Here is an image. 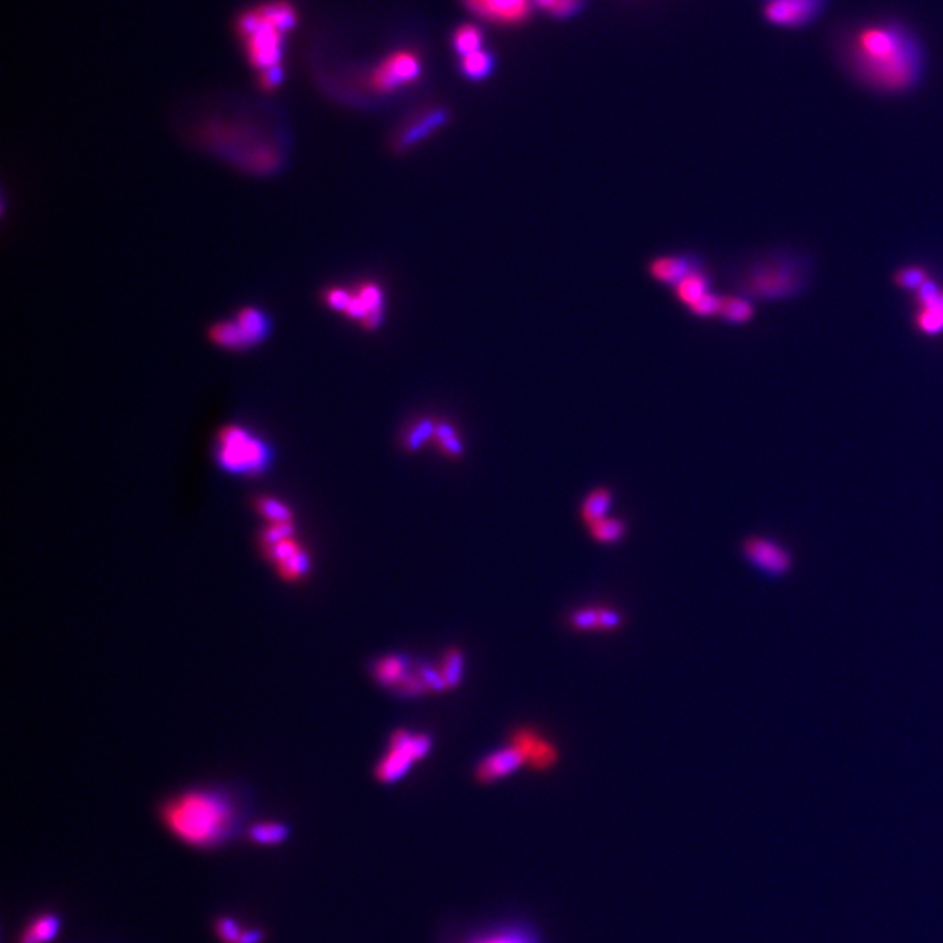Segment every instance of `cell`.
<instances>
[{
	"label": "cell",
	"mask_w": 943,
	"mask_h": 943,
	"mask_svg": "<svg viewBox=\"0 0 943 943\" xmlns=\"http://www.w3.org/2000/svg\"><path fill=\"white\" fill-rule=\"evenodd\" d=\"M846 62L858 81L882 95L909 93L924 74L921 42L893 21L868 23L854 30L847 41Z\"/></svg>",
	"instance_id": "cell-1"
},
{
	"label": "cell",
	"mask_w": 943,
	"mask_h": 943,
	"mask_svg": "<svg viewBox=\"0 0 943 943\" xmlns=\"http://www.w3.org/2000/svg\"><path fill=\"white\" fill-rule=\"evenodd\" d=\"M161 816L177 839L193 847L219 846L238 825L235 802L212 790L180 793L165 804Z\"/></svg>",
	"instance_id": "cell-2"
},
{
	"label": "cell",
	"mask_w": 943,
	"mask_h": 943,
	"mask_svg": "<svg viewBox=\"0 0 943 943\" xmlns=\"http://www.w3.org/2000/svg\"><path fill=\"white\" fill-rule=\"evenodd\" d=\"M811 259L799 252L772 250L751 261L739 275L741 296L760 303H781L800 296L811 282Z\"/></svg>",
	"instance_id": "cell-3"
},
{
	"label": "cell",
	"mask_w": 943,
	"mask_h": 943,
	"mask_svg": "<svg viewBox=\"0 0 943 943\" xmlns=\"http://www.w3.org/2000/svg\"><path fill=\"white\" fill-rule=\"evenodd\" d=\"M215 453L222 469L240 475L261 474L271 460L268 444L238 425L222 428Z\"/></svg>",
	"instance_id": "cell-4"
},
{
	"label": "cell",
	"mask_w": 943,
	"mask_h": 943,
	"mask_svg": "<svg viewBox=\"0 0 943 943\" xmlns=\"http://www.w3.org/2000/svg\"><path fill=\"white\" fill-rule=\"evenodd\" d=\"M432 748V737L397 730L390 737V748L376 767V778L381 783H395L404 778L414 762L427 757Z\"/></svg>",
	"instance_id": "cell-5"
},
{
	"label": "cell",
	"mask_w": 943,
	"mask_h": 943,
	"mask_svg": "<svg viewBox=\"0 0 943 943\" xmlns=\"http://www.w3.org/2000/svg\"><path fill=\"white\" fill-rule=\"evenodd\" d=\"M259 11V9H257ZM283 35L280 28L271 25L259 13V23L250 34L241 37L245 42L248 60L255 69L268 70L282 62Z\"/></svg>",
	"instance_id": "cell-6"
},
{
	"label": "cell",
	"mask_w": 943,
	"mask_h": 943,
	"mask_svg": "<svg viewBox=\"0 0 943 943\" xmlns=\"http://www.w3.org/2000/svg\"><path fill=\"white\" fill-rule=\"evenodd\" d=\"M420 74L421 63L418 56L409 51H399L388 56L385 62L379 63L369 77V84L372 90L390 93L404 84L413 83Z\"/></svg>",
	"instance_id": "cell-7"
},
{
	"label": "cell",
	"mask_w": 943,
	"mask_h": 943,
	"mask_svg": "<svg viewBox=\"0 0 943 943\" xmlns=\"http://www.w3.org/2000/svg\"><path fill=\"white\" fill-rule=\"evenodd\" d=\"M743 552L751 565L771 577H781L792 568L790 551L771 538L750 537L743 542Z\"/></svg>",
	"instance_id": "cell-8"
},
{
	"label": "cell",
	"mask_w": 943,
	"mask_h": 943,
	"mask_svg": "<svg viewBox=\"0 0 943 943\" xmlns=\"http://www.w3.org/2000/svg\"><path fill=\"white\" fill-rule=\"evenodd\" d=\"M449 119H451V114L446 107H434V109L421 112L409 123L404 124V128L393 140V149L400 152L413 149L414 145L425 142L428 137H432L434 133L444 128L449 123Z\"/></svg>",
	"instance_id": "cell-9"
},
{
	"label": "cell",
	"mask_w": 943,
	"mask_h": 943,
	"mask_svg": "<svg viewBox=\"0 0 943 943\" xmlns=\"http://www.w3.org/2000/svg\"><path fill=\"white\" fill-rule=\"evenodd\" d=\"M823 6L825 0H767L765 18L779 27H802L816 18Z\"/></svg>",
	"instance_id": "cell-10"
},
{
	"label": "cell",
	"mask_w": 943,
	"mask_h": 943,
	"mask_svg": "<svg viewBox=\"0 0 943 943\" xmlns=\"http://www.w3.org/2000/svg\"><path fill=\"white\" fill-rule=\"evenodd\" d=\"M524 764H528L526 755L510 743L507 748L496 750L482 760L475 769V778L481 783H495L498 779L507 778L510 774L519 771Z\"/></svg>",
	"instance_id": "cell-11"
},
{
	"label": "cell",
	"mask_w": 943,
	"mask_h": 943,
	"mask_svg": "<svg viewBox=\"0 0 943 943\" xmlns=\"http://www.w3.org/2000/svg\"><path fill=\"white\" fill-rule=\"evenodd\" d=\"M472 13L496 23H519L530 16L531 0H463Z\"/></svg>",
	"instance_id": "cell-12"
},
{
	"label": "cell",
	"mask_w": 943,
	"mask_h": 943,
	"mask_svg": "<svg viewBox=\"0 0 943 943\" xmlns=\"http://www.w3.org/2000/svg\"><path fill=\"white\" fill-rule=\"evenodd\" d=\"M699 268H703V264L692 255H662L648 264V273L655 282L676 287L683 278Z\"/></svg>",
	"instance_id": "cell-13"
},
{
	"label": "cell",
	"mask_w": 943,
	"mask_h": 943,
	"mask_svg": "<svg viewBox=\"0 0 943 943\" xmlns=\"http://www.w3.org/2000/svg\"><path fill=\"white\" fill-rule=\"evenodd\" d=\"M463 943H540V938L530 924L512 921L477 931Z\"/></svg>",
	"instance_id": "cell-14"
},
{
	"label": "cell",
	"mask_w": 943,
	"mask_h": 943,
	"mask_svg": "<svg viewBox=\"0 0 943 943\" xmlns=\"http://www.w3.org/2000/svg\"><path fill=\"white\" fill-rule=\"evenodd\" d=\"M512 744L526 755L528 764L535 769H547L558 760V750L549 741L537 736L531 729H519L512 736Z\"/></svg>",
	"instance_id": "cell-15"
},
{
	"label": "cell",
	"mask_w": 943,
	"mask_h": 943,
	"mask_svg": "<svg viewBox=\"0 0 943 943\" xmlns=\"http://www.w3.org/2000/svg\"><path fill=\"white\" fill-rule=\"evenodd\" d=\"M570 624L577 631L612 633L622 626V617L610 608H582L572 613Z\"/></svg>",
	"instance_id": "cell-16"
},
{
	"label": "cell",
	"mask_w": 943,
	"mask_h": 943,
	"mask_svg": "<svg viewBox=\"0 0 943 943\" xmlns=\"http://www.w3.org/2000/svg\"><path fill=\"white\" fill-rule=\"evenodd\" d=\"M711 287H713V276L709 275L706 269L699 268L676 285L675 294L678 301L689 308L699 299L711 294L713 292Z\"/></svg>",
	"instance_id": "cell-17"
},
{
	"label": "cell",
	"mask_w": 943,
	"mask_h": 943,
	"mask_svg": "<svg viewBox=\"0 0 943 943\" xmlns=\"http://www.w3.org/2000/svg\"><path fill=\"white\" fill-rule=\"evenodd\" d=\"M432 446H434L442 456L449 458V460L462 458L463 453H465L462 435L458 432V428L449 420H437Z\"/></svg>",
	"instance_id": "cell-18"
},
{
	"label": "cell",
	"mask_w": 943,
	"mask_h": 943,
	"mask_svg": "<svg viewBox=\"0 0 943 943\" xmlns=\"http://www.w3.org/2000/svg\"><path fill=\"white\" fill-rule=\"evenodd\" d=\"M236 322L240 325L241 331L245 334L247 338L248 345L254 346L257 343H262L269 332V318L264 311L259 310V308H243V310L238 313L235 317Z\"/></svg>",
	"instance_id": "cell-19"
},
{
	"label": "cell",
	"mask_w": 943,
	"mask_h": 943,
	"mask_svg": "<svg viewBox=\"0 0 943 943\" xmlns=\"http://www.w3.org/2000/svg\"><path fill=\"white\" fill-rule=\"evenodd\" d=\"M718 318L725 324L744 325L755 318V304L748 297L722 296Z\"/></svg>",
	"instance_id": "cell-20"
},
{
	"label": "cell",
	"mask_w": 943,
	"mask_h": 943,
	"mask_svg": "<svg viewBox=\"0 0 943 943\" xmlns=\"http://www.w3.org/2000/svg\"><path fill=\"white\" fill-rule=\"evenodd\" d=\"M613 502L612 491L608 488H596L592 489L591 493L584 498V502L580 505V517L582 521L591 526V524L598 523L601 519H606V514H608V509Z\"/></svg>",
	"instance_id": "cell-21"
},
{
	"label": "cell",
	"mask_w": 943,
	"mask_h": 943,
	"mask_svg": "<svg viewBox=\"0 0 943 943\" xmlns=\"http://www.w3.org/2000/svg\"><path fill=\"white\" fill-rule=\"evenodd\" d=\"M58 933H60V917L55 914H42L28 924L27 930L23 931L20 937V943L53 942L58 937Z\"/></svg>",
	"instance_id": "cell-22"
},
{
	"label": "cell",
	"mask_w": 943,
	"mask_h": 943,
	"mask_svg": "<svg viewBox=\"0 0 943 943\" xmlns=\"http://www.w3.org/2000/svg\"><path fill=\"white\" fill-rule=\"evenodd\" d=\"M435 427H437V420H434V418H418L413 423H409L404 428V434H402V446L409 453H414V451L423 448L428 442L432 444Z\"/></svg>",
	"instance_id": "cell-23"
},
{
	"label": "cell",
	"mask_w": 943,
	"mask_h": 943,
	"mask_svg": "<svg viewBox=\"0 0 943 943\" xmlns=\"http://www.w3.org/2000/svg\"><path fill=\"white\" fill-rule=\"evenodd\" d=\"M210 339L214 341L215 345L226 348V350H235L236 352V350L250 348L247 338H245V334L241 331L240 325H238L235 318L215 324L214 327L210 329Z\"/></svg>",
	"instance_id": "cell-24"
},
{
	"label": "cell",
	"mask_w": 943,
	"mask_h": 943,
	"mask_svg": "<svg viewBox=\"0 0 943 943\" xmlns=\"http://www.w3.org/2000/svg\"><path fill=\"white\" fill-rule=\"evenodd\" d=\"M257 9H259V13L262 14L264 20L269 21L276 28H280L285 34L296 27V7L292 6L287 0H275V2H269L266 6L257 7Z\"/></svg>",
	"instance_id": "cell-25"
},
{
	"label": "cell",
	"mask_w": 943,
	"mask_h": 943,
	"mask_svg": "<svg viewBox=\"0 0 943 943\" xmlns=\"http://www.w3.org/2000/svg\"><path fill=\"white\" fill-rule=\"evenodd\" d=\"M248 835H250V839L254 840L255 844L278 846L289 837V828L283 823L266 821V823H257V825L252 826Z\"/></svg>",
	"instance_id": "cell-26"
},
{
	"label": "cell",
	"mask_w": 943,
	"mask_h": 943,
	"mask_svg": "<svg viewBox=\"0 0 943 943\" xmlns=\"http://www.w3.org/2000/svg\"><path fill=\"white\" fill-rule=\"evenodd\" d=\"M493 65H495V60H493V55L484 51V49H479L475 51L472 55L462 56V72L469 79H484L491 74L493 70Z\"/></svg>",
	"instance_id": "cell-27"
},
{
	"label": "cell",
	"mask_w": 943,
	"mask_h": 943,
	"mask_svg": "<svg viewBox=\"0 0 943 943\" xmlns=\"http://www.w3.org/2000/svg\"><path fill=\"white\" fill-rule=\"evenodd\" d=\"M931 280L930 271L924 266H919V264H910V266H903V268L896 271L895 276H893V282H895L896 287L902 290H909V292H916L919 287H923L924 283Z\"/></svg>",
	"instance_id": "cell-28"
},
{
	"label": "cell",
	"mask_w": 943,
	"mask_h": 943,
	"mask_svg": "<svg viewBox=\"0 0 943 943\" xmlns=\"http://www.w3.org/2000/svg\"><path fill=\"white\" fill-rule=\"evenodd\" d=\"M406 676V661L397 655L385 657L376 664V678L383 685H400Z\"/></svg>",
	"instance_id": "cell-29"
},
{
	"label": "cell",
	"mask_w": 943,
	"mask_h": 943,
	"mask_svg": "<svg viewBox=\"0 0 943 943\" xmlns=\"http://www.w3.org/2000/svg\"><path fill=\"white\" fill-rule=\"evenodd\" d=\"M591 530V535L596 542H601V544H615L622 540V537L626 535V524L622 523L620 519H601L598 523L591 524L589 526Z\"/></svg>",
	"instance_id": "cell-30"
},
{
	"label": "cell",
	"mask_w": 943,
	"mask_h": 943,
	"mask_svg": "<svg viewBox=\"0 0 943 943\" xmlns=\"http://www.w3.org/2000/svg\"><path fill=\"white\" fill-rule=\"evenodd\" d=\"M442 682L446 689H455L458 683L462 682L463 676V654L458 648H449L446 657L442 661Z\"/></svg>",
	"instance_id": "cell-31"
},
{
	"label": "cell",
	"mask_w": 943,
	"mask_h": 943,
	"mask_svg": "<svg viewBox=\"0 0 943 943\" xmlns=\"http://www.w3.org/2000/svg\"><path fill=\"white\" fill-rule=\"evenodd\" d=\"M455 49L462 56L472 55L475 51L481 49L482 34L479 28L474 25H463L456 30L455 39H453Z\"/></svg>",
	"instance_id": "cell-32"
},
{
	"label": "cell",
	"mask_w": 943,
	"mask_h": 943,
	"mask_svg": "<svg viewBox=\"0 0 943 943\" xmlns=\"http://www.w3.org/2000/svg\"><path fill=\"white\" fill-rule=\"evenodd\" d=\"M215 931L224 943H240L247 928H243L233 917L224 916L215 924Z\"/></svg>",
	"instance_id": "cell-33"
},
{
	"label": "cell",
	"mask_w": 943,
	"mask_h": 943,
	"mask_svg": "<svg viewBox=\"0 0 943 943\" xmlns=\"http://www.w3.org/2000/svg\"><path fill=\"white\" fill-rule=\"evenodd\" d=\"M259 510L268 519L269 524L290 523L292 519L289 509L273 498H262L259 502Z\"/></svg>",
	"instance_id": "cell-34"
},
{
	"label": "cell",
	"mask_w": 943,
	"mask_h": 943,
	"mask_svg": "<svg viewBox=\"0 0 943 943\" xmlns=\"http://www.w3.org/2000/svg\"><path fill=\"white\" fill-rule=\"evenodd\" d=\"M720 304H722V296H720V294H715V292H711V294H708V296H704L703 299H699L697 303L689 306V311L692 313V315H694V317H718Z\"/></svg>",
	"instance_id": "cell-35"
},
{
	"label": "cell",
	"mask_w": 943,
	"mask_h": 943,
	"mask_svg": "<svg viewBox=\"0 0 943 943\" xmlns=\"http://www.w3.org/2000/svg\"><path fill=\"white\" fill-rule=\"evenodd\" d=\"M350 297H352V290L343 289V287H332V289H327L324 292L325 304L332 310L341 311V313H345L346 306L350 303Z\"/></svg>",
	"instance_id": "cell-36"
},
{
	"label": "cell",
	"mask_w": 943,
	"mask_h": 943,
	"mask_svg": "<svg viewBox=\"0 0 943 943\" xmlns=\"http://www.w3.org/2000/svg\"><path fill=\"white\" fill-rule=\"evenodd\" d=\"M283 81V69L282 65H276V67H271L268 70H262L261 76H259V83H261L262 88L266 91L275 90L278 88Z\"/></svg>",
	"instance_id": "cell-37"
},
{
	"label": "cell",
	"mask_w": 943,
	"mask_h": 943,
	"mask_svg": "<svg viewBox=\"0 0 943 943\" xmlns=\"http://www.w3.org/2000/svg\"><path fill=\"white\" fill-rule=\"evenodd\" d=\"M584 4V0H556V4L552 6L551 13L556 16V18H568L572 14L577 13L580 7Z\"/></svg>",
	"instance_id": "cell-38"
},
{
	"label": "cell",
	"mask_w": 943,
	"mask_h": 943,
	"mask_svg": "<svg viewBox=\"0 0 943 943\" xmlns=\"http://www.w3.org/2000/svg\"><path fill=\"white\" fill-rule=\"evenodd\" d=\"M535 2H537L538 6L547 9V11H551L552 6L556 4V0H535Z\"/></svg>",
	"instance_id": "cell-39"
},
{
	"label": "cell",
	"mask_w": 943,
	"mask_h": 943,
	"mask_svg": "<svg viewBox=\"0 0 943 943\" xmlns=\"http://www.w3.org/2000/svg\"><path fill=\"white\" fill-rule=\"evenodd\" d=\"M938 306H940V310H942V315H943V289H942V294H940V297H938Z\"/></svg>",
	"instance_id": "cell-40"
}]
</instances>
